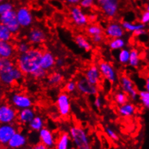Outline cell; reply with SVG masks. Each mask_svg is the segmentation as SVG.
Segmentation results:
<instances>
[{
	"instance_id": "f6af8a7d",
	"label": "cell",
	"mask_w": 149,
	"mask_h": 149,
	"mask_svg": "<svg viewBox=\"0 0 149 149\" xmlns=\"http://www.w3.org/2000/svg\"><path fill=\"white\" fill-rule=\"evenodd\" d=\"M65 61L63 58H57L56 59V67L62 68L65 66Z\"/></svg>"
},
{
	"instance_id": "f35d334b",
	"label": "cell",
	"mask_w": 149,
	"mask_h": 149,
	"mask_svg": "<svg viewBox=\"0 0 149 149\" xmlns=\"http://www.w3.org/2000/svg\"><path fill=\"white\" fill-rule=\"evenodd\" d=\"M15 10L14 5L9 1H3L0 4V15Z\"/></svg>"
},
{
	"instance_id": "ffe728a7",
	"label": "cell",
	"mask_w": 149,
	"mask_h": 149,
	"mask_svg": "<svg viewBox=\"0 0 149 149\" xmlns=\"http://www.w3.org/2000/svg\"><path fill=\"white\" fill-rule=\"evenodd\" d=\"M15 46L11 42L0 41V57L1 58L12 59L16 53Z\"/></svg>"
},
{
	"instance_id": "e0dca14e",
	"label": "cell",
	"mask_w": 149,
	"mask_h": 149,
	"mask_svg": "<svg viewBox=\"0 0 149 149\" xmlns=\"http://www.w3.org/2000/svg\"><path fill=\"white\" fill-rule=\"evenodd\" d=\"M39 138L40 142L44 144L48 148H54L57 138L51 130L44 127L39 132Z\"/></svg>"
},
{
	"instance_id": "7dc6e473",
	"label": "cell",
	"mask_w": 149,
	"mask_h": 149,
	"mask_svg": "<svg viewBox=\"0 0 149 149\" xmlns=\"http://www.w3.org/2000/svg\"><path fill=\"white\" fill-rule=\"evenodd\" d=\"M88 17H89V22H91V23H95L96 21L98 19V15L95 13H91L88 15Z\"/></svg>"
},
{
	"instance_id": "83f0119b",
	"label": "cell",
	"mask_w": 149,
	"mask_h": 149,
	"mask_svg": "<svg viewBox=\"0 0 149 149\" xmlns=\"http://www.w3.org/2000/svg\"><path fill=\"white\" fill-rule=\"evenodd\" d=\"M141 54L140 51L137 48H132L130 50V56L129 60L128 65L130 67L133 68H137L141 65Z\"/></svg>"
},
{
	"instance_id": "2e32d148",
	"label": "cell",
	"mask_w": 149,
	"mask_h": 149,
	"mask_svg": "<svg viewBox=\"0 0 149 149\" xmlns=\"http://www.w3.org/2000/svg\"><path fill=\"white\" fill-rule=\"evenodd\" d=\"M84 76L92 84L98 86L102 80V75L98 65L92 64L86 69Z\"/></svg>"
},
{
	"instance_id": "1f68e13d",
	"label": "cell",
	"mask_w": 149,
	"mask_h": 149,
	"mask_svg": "<svg viewBox=\"0 0 149 149\" xmlns=\"http://www.w3.org/2000/svg\"><path fill=\"white\" fill-rule=\"evenodd\" d=\"M130 56V50L127 48H124L119 50L117 54V61L122 65L128 64Z\"/></svg>"
},
{
	"instance_id": "4fadbf2b",
	"label": "cell",
	"mask_w": 149,
	"mask_h": 149,
	"mask_svg": "<svg viewBox=\"0 0 149 149\" xmlns=\"http://www.w3.org/2000/svg\"><path fill=\"white\" fill-rule=\"evenodd\" d=\"M26 38L31 45H39L46 42L47 36L43 29L39 27H31L28 32Z\"/></svg>"
},
{
	"instance_id": "f5cc1de1",
	"label": "cell",
	"mask_w": 149,
	"mask_h": 149,
	"mask_svg": "<svg viewBox=\"0 0 149 149\" xmlns=\"http://www.w3.org/2000/svg\"><path fill=\"white\" fill-rule=\"evenodd\" d=\"M147 54H148V56H149V48L148 49V51H147Z\"/></svg>"
},
{
	"instance_id": "9f6ffc18",
	"label": "cell",
	"mask_w": 149,
	"mask_h": 149,
	"mask_svg": "<svg viewBox=\"0 0 149 149\" xmlns=\"http://www.w3.org/2000/svg\"><path fill=\"white\" fill-rule=\"evenodd\" d=\"M5 1V0H1V1Z\"/></svg>"
},
{
	"instance_id": "f1b7e54d",
	"label": "cell",
	"mask_w": 149,
	"mask_h": 149,
	"mask_svg": "<svg viewBox=\"0 0 149 149\" xmlns=\"http://www.w3.org/2000/svg\"><path fill=\"white\" fill-rule=\"evenodd\" d=\"M109 48L112 51H119L122 48H126L127 41L123 38H118L110 39L108 42Z\"/></svg>"
},
{
	"instance_id": "ba28073f",
	"label": "cell",
	"mask_w": 149,
	"mask_h": 149,
	"mask_svg": "<svg viewBox=\"0 0 149 149\" xmlns=\"http://www.w3.org/2000/svg\"><path fill=\"white\" fill-rule=\"evenodd\" d=\"M119 83L121 90L127 94L132 101H137L138 100V92L130 77L123 74L119 77Z\"/></svg>"
},
{
	"instance_id": "7bdbcfd3",
	"label": "cell",
	"mask_w": 149,
	"mask_h": 149,
	"mask_svg": "<svg viewBox=\"0 0 149 149\" xmlns=\"http://www.w3.org/2000/svg\"><path fill=\"white\" fill-rule=\"evenodd\" d=\"M104 40V34L102 35H97V36H93L91 38V42L95 45H100L102 43Z\"/></svg>"
},
{
	"instance_id": "ee69618b",
	"label": "cell",
	"mask_w": 149,
	"mask_h": 149,
	"mask_svg": "<svg viewBox=\"0 0 149 149\" xmlns=\"http://www.w3.org/2000/svg\"><path fill=\"white\" fill-rule=\"evenodd\" d=\"M93 106L96 109H101L103 106L102 98L100 97H98V96L96 97L95 99H94V100H93Z\"/></svg>"
},
{
	"instance_id": "3957f363",
	"label": "cell",
	"mask_w": 149,
	"mask_h": 149,
	"mask_svg": "<svg viewBox=\"0 0 149 149\" xmlns=\"http://www.w3.org/2000/svg\"><path fill=\"white\" fill-rule=\"evenodd\" d=\"M16 64L12 59L1 58L0 60V80L4 86H10L15 84L14 69Z\"/></svg>"
},
{
	"instance_id": "bcb514c9",
	"label": "cell",
	"mask_w": 149,
	"mask_h": 149,
	"mask_svg": "<svg viewBox=\"0 0 149 149\" xmlns=\"http://www.w3.org/2000/svg\"><path fill=\"white\" fill-rule=\"evenodd\" d=\"M133 34L134 35V36H135V37H140V36H145V35L147 34L146 28L141 29V30H137V31H135L134 33H133Z\"/></svg>"
},
{
	"instance_id": "ac0fdd59",
	"label": "cell",
	"mask_w": 149,
	"mask_h": 149,
	"mask_svg": "<svg viewBox=\"0 0 149 149\" xmlns=\"http://www.w3.org/2000/svg\"><path fill=\"white\" fill-rule=\"evenodd\" d=\"M56 59L55 56L51 51H44L41 59V67L48 72L56 66Z\"/></svg>"
},
{
	"instance_id": "d6a6232c",
	"label": "cell",
	"mask_w": 149,
	"mask_h": 149,
	"mask_svg": "<svg viewBox=\"0 0 149 149\" xmlns=\"http://www.w3.org/2000/svg\"><path fill=\"white\" fill-rule=\"evenodd\" d=\"M15 19H17V14L15 10H11V11L7 12V13L0 15V22L2 25H7L9 22L14 20Z\"/></svg>"
},
{
	"instance_id": "9c48e42d",
	"label": "cell",
	"mask_w": 149,
	"mask_h": 149,
	"mask_svg": "<svg viewBox=\"0 0 149 149\" xmlns=\"http://www.w3.org/2000/svg\"><path fill=\"white\" fill-rule=\"evenodd\" d=\"M56 106H57L59 115L62 118L69 117L71 112V102L68 93L61 92L60 95L57 96V100H56Z\"/></svg>"
},
{
	"instance_id": "11a10c76",
	"label": "cell",
	"mask_w": 149,
	"mask_h": 149,
	"mask_svg": "<svg viewBox=\"0 0 149 149\" xmlns=\"http://www.w3.org/2000/svg\"><path fill=\"white\" fill-rule=\"evenodd\" d=\"M69 149H76L75 148H70Z\"/></svg>"
},
{
	"instance_id": "8fae6325",
	"label": "cell",
	"mask_w": 149,
	"mask_h": 149,
	"mask_svg": "<svg viewBox=\"0 0 149 149\" xmlns=\"http://www.w3.org/2000/svg\"><path fill=\"white\" fill-rule=\"evenodd\" d=\"M77 90L81 95L86 96H96L98 93V86L92 84L85 76L79 77L76 80Z\"/></svg>"
},
{
	"instance_id": "e575fe53",
	"label": "cell",
	"mask_w": 149,
	"mask_h": 149,
	"mask_svg": "<svg viewBox=\"0 0 149 149\" xmlns=\"http://www.w3.org/2000/svg\"><path fill=\"white\" fill-rule=\"evenodd\" d=\"M31 48V44L28 40H20L15 45L17 53L19 54L28 52Z\"/></svg>"
},
{
	"instance_id": "b9f144b4",
	"label": "cell",
	"mask_w": 149,
	"mask_h": 149,
	"mask_svg": "<svg viewBox=\"0 0 149 149\" xmlns=\"http://www.w3.org/2000/svg\"><path fill=\"white\" fill-rule=\"evenodd\" d=\"M140 22L143 23V25H149V11L148 10H144L141 13L140 16Z\"/></svg>"
},
{
	"instance_id": "7a4b0ae2",
	"label": "cell",
	"mask_w": 149,
	"mask_h": 149,
	"mask_svg": "<svg viewBox=\"0 0 149 149\" xmlns=\"http://www.w3.org/2000/svg\"><path fill=\"white\" fill-rule=\"evenodd\" d=\"M72 143L76 149H92L91 140L87 132L79 125H73L70 127Z\"/></svg>"
},
{
	"instance_id": "4316f807",
	"label": "cell",
	"mask_w": 149,
	"mask_h": 149,
	"mask_svg": "<svg viewBox=\"0 0 149 149\" xmlns=\"http://www.w3.org/2000/svg\"><path fill=\"white\" fill-rule=\"evenodd\" d=\"M44 120L40 115H36L35 118L28 123V127L31 131L39 133L41 129L44 127Z\"/></svg>"
},
{
	"instance_id": "6f0895ef",
	"label": "cell",
	"mask_w": 149,
	"mask_h": 149,
	"mask_svg": "<svg viewBox=\"0 0 149 149\" xmlns=\"http://www.w3.org/2000/svg\"><path fill=\"white\" fill-rule=\"evenodd\" d=\"M44 1H46V0H44Z\"/></svg>"
},
{
	"instance_id": "8992f818",
	"label": "cell",
	"mask_w": 149,
	"mask_h": 149,
	"mask_svg": "<svg viewBox=\"0 0 149 149\" xmlns=\"http://www.w3.org/2000/svg\"><path fill=\"white\" fill-rule=\"evenodd\" d=\"M9 102L18 110L30 108L33 106L32 98L27 94L23 92H15L9 97Z\"/></svg>"
},
{
	"instance_id": "ab89813d",
	"label": "cell",
	"mask_w": 149,
	"mask_h": 149,
	"mask_svg": "<svg viewBox=\"0 0 149 149\" xmlns=\"http://www.w3.org/2000/svg\"><path fill=\"white\" fill-rule=\"evenodd\" d=\"M96 5V0H80L79 6L83 10H90Z\"/></svg>"
},
{
	"instance_id": "d4e9b609",
	"label": "cell",
	"mask_w": 149,
	"mask_h": 149,
	"mask_svg": "<svg viewBox=\"0 0 149 149\" xmlns=\"http://www.w3.org/2000/svg\"><path fill=\"white\" fill-rule=\"evenodd\" d=\"M123 28L124 29L125 32L130 33H134L137 30H141V29L146 28V25H143L141 22H132L130 21L124 20L121 22Z\"/></svg>"
},
{
	"instance_id": "d590c367",
	"label": "cell",
	"mask_w": 149,
	"mask_h": 149,
	"mask_svg": "<svg viewBox=\"0 0 149 149\" xmlns=\"http://www.w3.org/2000/svg\"><path fill=\"white\" fill-rule=\"evenodd\" d=\"M138 100L141 105L145 109H149V92L146 90H141L138 92Z\"/></svg>"
},
{
	"instance_id": "f546056e",
	"label": "cell",
	"mask_w": 149,
	"mask_h": 149,
	"mask_svg": "<svg viewBox=\"0 0 149 149\" xmlns=\"http://www.w3.org/2000/svg\"><path fill=\"white\" fill-rule=\"evenodd\" d=\"M86 33L91 38L97 35L104 34V30L101 25L96 23H91L86 27Z\"/></svg>"
},
{
	"instance_id": "816d5d0a",
	"label": "cell",
	"mask_w": 149,
	"mask_h": 149,
	"mask_svg": "<svg viewBox=\"0 0 149 149\" xmlns=\"http://www.w3.org/2000/svg\"><path fill=\"white\" fill-rule=\"evenodd\" d=\"M145 10H148V11H149V0L147 1L146 6H145Z\"/></svg>"
},
{
	"instance_id": "5bb4252c",
	"label": "cell",
	"mask_w": 149,
	"mask_h": 149,
	"mask_svg": "<svg viewBox=\"0 0 149 149\" xmlns=\"http://www.w3.org/2000/svg\"><path fill=\"white\" fill-rule=\"evenodd\" d=\"M104 33L106 37L109 39L118 38L124 37L125 30L123 28L122 23L117 21H112L105 27Z\"/></svg>"
},
{
	"instance_id": "f907efd6",
	"label": "cell",
	"mask_w": 149,
	"mask_h": 149,
	"mask_svg": "<svg viewBox=\"0 0 149 149\" xmlns=\"http://www.w3.org/2000/svg\"><path fill=\"white\" fill-rule=\"evenodd\" d=\"M144 89L146 90L147 92H149V76L145 78V84H144Z\"/></svg>"
},
{
	"instance_id": "5b68a950",
	"label": "cell",
	"mask_w": 149,
	"mask_h": 149,
	"mask_svg": "<svg viewBox=\"0 0 149 149\" xmlns=\"http://www.w3.org/2000/svg\"><path fill=\"white\" fill-rule=\"evenodd\" d=\"M69 16L72 24L79 28H83L88 26L89 23V17L82 7L79 5L72 6L70 8Z\"/></svg>"
},
{
	"instance_id": "44dd1931",
	"label": "cell",
	"mask_w": 149,
	"mask_h": 149,
	"mask_svg": "<svg viewBox=\"0 0 149 149\" xmlns=\"http://www.w3.org/2000/svg\"><path fill=\"white\" fill-rule=\"evenodd\" d=\"M36 112L32 107L18 110V122L21 125H28L36 116Z\"/></svg>"
},
{
	"instance_id": "4dcf8cb0",
	"label": "cell",
	"mask_w": 149,
	"mask_h": 149,
	"mask_svg": "<svg viewBox=\"0 0 149 149\" xmlns=\"http://www.w3.org/2000/svg\"><path fill=\"white\" fill-rule=\"evenodd\" d=\"M13 36L8 27L4 25H0V41L3 42H11L13 38Z\"/></svg>"
},
{
	"instance_id": "9a60e30c",
	"label": "cell",
	"mask_w": 149,
	"mask_h": 149,
	"mask_svg": "<svg viewBox=\"0 0 149 149\" xmlns=\"http://www.w3.org/2000/svg\"><path fill=\"white\" fill-rule=\"evenodd\" d=\"M18 132V128L15 124H1L0 126V143L2 146H7L9 141Z\"/></svg>"
},
{
	"instance_id": "c3c4849f",
	"label": "cell",
	"mask_w": 149,
	"mask_h": 149,
	"mask_svg": "<svg viewBox=\"0 0 149 149\" xmlns=\"http://www.w3.org/2000/svg\"><path fill=\"white\" fill-rule=\"evenodd\" d=\"M30 149H49L47 146H46L44 144H43L42 143H38L36 145L33 146Z\"/></svg>"
},
{
	"instance_id": "484cf974",
	"label": "cell",
	"mask_w": 149,
	"mask_h": 149,
	"mask_svg": "<svg viewBox=\"0 0 149 149\" xmlns=\"http://www.w3.org/2000/svg\"><path fill=\"white\" fill-rule=\"evenodd\" d=\"M64 77L62 73L54 71L47 77L46 84L50 86H57L63 82Z\"/></svg>"
},
{
	"instance_id": "8d00e7d4",
	"label": "cell",
	"mask_w": 149,
	"mask_h": 149,
	"mask_svg": "<svg viewBox=\"0 0 149 149\" xmlns=\"http://www.w3.org/2000/svg\"><path fill=\"white\" fill-rule=\"evenodd\" d=\"M47 74H48V72H47L46 70L44 69V68L41 67L38 70H36V71L30 76V77L36 80H42L47 77Z\"/></svg>"
},
{
	"instance_id": "74e56055",
	"label": "cell",
	"mask_w": 149,
	"mask_h": 149,
	"mask_svg": "<svg viewBox=\"0 0 149 149\" xmlns=\"http://www.w3.org/2000/svg\"><path fill=\"white\" fill-rule=\"evenodd\" d=\"M64 89L65 92L68 94L73 93L77 90V83L74 80H70L67 82H66L64 86Z\"/></svg>"
},
{
	"instance_id": "52a82bcc",
	"label": "cell",
	"mask_w": 149,
	"mask_h": 149,
	"mask_svg": "<svg viewBox=\"0 0 149 149\" xmlns=\"http://www.w3.org/2000/svg\"><path fill=\"white\" fill-rule=\"evenodd\" d=\"M18 109L10 103H4L0 106L1 124H13L18 120Z\"/></svg>"
},
{
	"instance_id": "d6986e66",
	"label": "cell",
	"mask_w": 149,
	"mask_h": 149,
	"mask_svg": "<svg viewBox=\"0 0 149 149\" xmlns=\"http://www.w3.org/2000/svg\"><path fill=\"white\" fill-rule=\"evenodd\" d=\"M28 142L27 137L21 132L18 131L9 141L7 146L11 149H18L25 146Z\"/></svg>"
},
{
	"instance_id": "7402d4cb",
	"label": "cell",
	"mask_w": 149,
	"mask_h": 149,
	"mask_svg": "<svg viewBox=\"0 0 149 149\" xmlns=\"http://www.w3.org/2000/svg\"><path fill=\"white\" fill-rule=\"evenodd\" d=\"M72 142L69 132H62L57 137L54 149H69Z\"/></svg>"
},
{
	"instance_id": "cb8c5ba5",
	"label": "cell",
	"mask_w": 149,
	"mask_h": 149,
	"mask_svg": "<svg viewBox=\"0 0 149 149\" xmlns=\"http://www.w3.org/2000/svg\"><path fill=\"white\" fill-rule=\"evenodd\" d=\"M118 113L123 118H131L136 112V107L133 102H127L118 107Z\"/></svg>"
},
{
	"instance_id": "30bf717a",
	"label": "cell",
	"mask_w": 149,
	"mask_h": 149,
	"mask_svg": "<svg viewBox=\"0 0 149 149\" xmlns=\"http://www.w3.org/2000/svg\"><path fill=\"white\" fill-rule=\"evenodd\" d=\"M17 19L22 28H30L34 22V18L28 7L21 6L16 10Z\"/></svg>"
},
{
	"instance_id": "6da1fadb",
	"label": "cell",
	"mask_w": 149,
	"mask_h": 149,
	"mask_svg": "<svg viewBox=\"0 0 149 149\" xmlns=\"http://www.w3.org/2000/svg\"><path fill=\"white\" fill-rule=\"evenodd\" d=\"M43 51L38 47H33L28 52L19 54L16 59V66L22 71L24 75L30 77L36 70L41 68Z\"/></svg>"
},
{
	"instance_id": "681fc988",
	"label": "cell",
	"mask_w": 149,
	"mask_h": 149,
	"mask_svg": "<svg viewBox=\"0 0 149 149\" xmlns=\"http://www.w3.org/2000/svg\"><path fill=\"white\" fill-rule=\"evenodd\" d=\"M65 1L67 4H69L70 7H72V6L79 5L80 0H65Z\"/></svg>"
},
{
	"instance_id": "603a6c76",
	"label": "cell",
	"mask_w": 149,
	"mask_h": 149,
	"mask_svg": "<svg viewBox=\"0 0 149 149\" xmlns=\"http://www.w3.org/2000/svg\"><path fill=\"white\" fill-rule=\"evenodd\" d=\"M74 42L80 49L83 50L86 52H89L92 50V43L90 42L85 35H76L74 38Z\"/></svg>"
},
{
	"instance_id": "836d02e7",
	"label": "cell",
	"mask_w": 149,
	"mask_h": 149,
	"mask_svg": "<svg viewBox=\"0 0 149 149\" xmlns=\"http://www.w3.org/2000/svg\"><path fill=\"white\" fill-rule=\"evenodd\" d=\"M129 99L130 98H129L128 95L122 90L117 92L114 95V100L118 106L122 105V104L127 103Z\"/></svg>"
},
{
	"instance_id": "db71d44e",
	"label": "cell",
	"mask_w": 149,
	"mask_h": 149,
	"mask_svg": "<svg viewBox=\"0 0 149 149\" xmlns=\"http://www.w3.org/2000/svg\"><path fill=\"white\" fill-rule=\"evenodd\" d=\"M140 1H148V0H140Z\"/></svg>"
},
{
	"instance_id": "60d3db41",
	"label": "cell",
	"mask_w": 149,
	"mask_h": 149,
	"mask_svg": "<svg viewBox=\"0 0 149 149\" xmlns=\"http://www.w3.org/2000/svg\"><path fill=\"white\" fill-rule=\"evenodd\" d=\"M105 133H106V134L107 135V136L109 138H110L113 141H117L119 139V136H118L117 132L111 127L107 126V127H105Z\"/></svg>"
},
{
	"instance_id": "277c9868",
	"label": "cell",
	"mask_w": 149,
	"mask_h": 149,
	"mask_svg": "<svg viewBox=\"0 0 149 149\" xmlns=\"http://www.w3.org/2000/svg\"><path fill=\"white\" fill-rule=\"evenodd\" d=\"M121 0H96V6L105 17L114 19L119 11Z\"/></svg>"
},
{
	"instance_id": "7c38bea8",
	"label": "cell",
	"mask_w": 149,
	"mask_h": 149,
	"mask_svg": "<svg viewBox=\"0 0 149 149\" xmlns=\"http://www.w3.org/2000/svg\"><path fill=\"white\" fill-rule=\"evenodd\" d=\"M102 77L111 84H115L118 81V74L115 67L109 62L101 61L98 64Z\"/></svg>"
}]
</instances>
